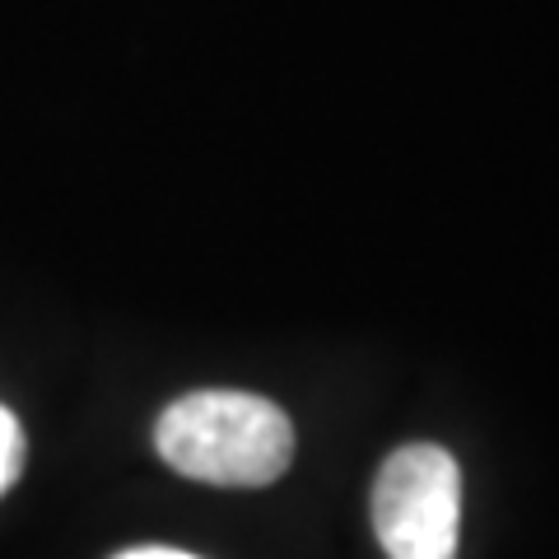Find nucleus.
<instances>
[{
    "label": "nucleus",
    "instance_id": "7ed1b4c3",
    "mask_svg": "<svg viewBox=\"0 0 559 559\" xmlns=\"http://www.w3.org/2000/svg\"><path fill=\"white\" fill-rule=\"evenodd\" d=\"M20 466H24V429L5 406H0V495L20 480Z\"/></svg>",
    "mask_w": 559,
    "mask_h": 559
},
{
    "label": "nucleus",
    "instance_id": "f257e3e1",
    "mask_svg": "<svg viewBox=\"0 0 559 559\" xmlns=\"http://www.w3.org/2000/svg\"><path fill=\"white\" fill-rule=\"evenodd\" d=\"M154 448L187 480L257 489L289 471L294 425L266 396L191 392L159 415Z\"/></svg>",
    "mask_w": 559,
    "mask_h": 559
},
{
    "label": "nucleus",
    "instance_id": "f03ea898",
    "mask_svg": "<svg viewBox=\"0 0 559 559\" xmlns=\"http://www.w3.org/2000/svg\"><path fill=\"white\" fill-rule=\"evenodd\" d=\"M373 532L388 559H452L462 532V471L439 443H406L378 466Z\"/></svg>",
    "mask_w": 559,
    "mask_h": 559
},
{
    "label": "nucleus",
    "instance_id": "20e7f679",
    "mask_svg": "<svg viewBox=\"0 0 559 559\" xmlns=\"http://www.w3.org/2000/svg\"><path fill=\"white\" fill-rule=\"evenodd\" d=\"M117 559H197V555H187V550H164V546H145V550H127V555H117Z\"/></svg>",
    "mask_w": 559,
    "mask_h": 559
}]
</instances>
